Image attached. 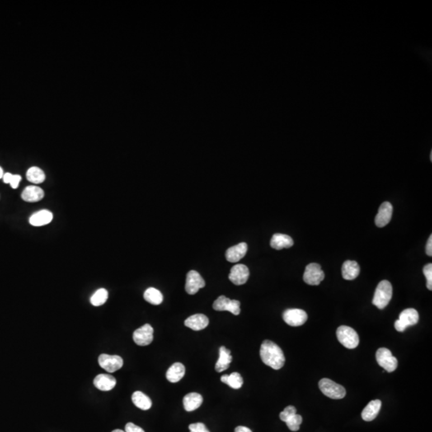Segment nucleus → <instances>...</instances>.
Masks as SVG:
<instances>
[{"label":"nucleus","mask_w":432,"mask_h":432,"mask_svg":"<svg viewBox=\"0 0 432 432\" xmlns=\"http://www.w3.org/2000/svg\"><path fill=\"white\" fill-rule=\"evenodd\" d=\"M260 357L264 364L274 370H279L284 366L285 356L283 351L270 340H264L260 348Z\"/></svg>","instance_id":"nucleus-1"},{"label":"nucleus","mask_w":432,"mask_h":432,"mask_svg":"<svg viewBox=\"0 0 432 432\" xmlns=\"http://www.w3.org/2000/svg\"><path fill=\"white\" fill-rule=\"evenodd\" d=\"M391 298L392 286L391 283L387 280L381 281L376 288L372 303L376 307H378V309H384L391 301Z\"/></svg>","instance_id":"nucleus-2"},{"label":"nucleus","mask_w":432,"mask_h":432,"mask_svg":"<svg viewBox=\"0 0 432 432\" xmlns=\"http://www.w3.org/2000/svg\"><path fill=\"white\" fill-rule=\"evenodd\" d=\"M336 335L339 343L348 349H354L359 344V335L350 326H340L337 329Z\"/></svg>","instance_id":"nucleus-3"},{"label":"nucleus","mask_w":432,"mask_h":432,"mask_svg":"<svg viewBox=\"0 0 432 432\" xmlns=\"http://www.w3.org/2000/svg\"><path fill=\"white\" fill-rule=\"evenodd\" d=\"M319 387L323 394L333 400H340L346 396V389L329 378H323L319 382Z\"/></svg>","instance_id":"nucleus-4"},{"label":"nucleus","mask_w":432,"mask_h":432,"mask_svg":"<svg viewBox=\"0 0 432 432\" xmlns=\"http://www.w3.org/2000/svg\"><path fill=\"white\" fill-rule=\"evenodd\" d=\"M419 313L413 308L404 310L400 313L399 320L395 323L396 331L404 332L408 326H414L419 322Z\"/></svg>","instance_id":"nucleus-5"},{"label":"nucleus","mask_w":432,"mask_h":432,"mask_svg":"<svg viewBox=\"0 0 432 432\" xmlns=\"http://www.w3.org/2000/svg\"><path fill=\"white\" fill-rule=\"evenodd\" d=\"M376 361L387 372H393L398 367V360L387 348H379L376 351Z\"/></svg>","instance_id":"nucleus-6"},{"label":"nucleus","mask_w":432,"mask_h":432,"mask_svg":"<svg viewBox=\"0 0 432 432\" xmlns=\"http://www.w3.org/2000/svg\"><path fill=\"white\" fill-rule=\"evenodd\" d=\"M324 277L325 274L321 269L320 264H310L305 269L303 280L309 285L317 286L324 280Z\"/></svg>","instance_id":"nucleus-7"},{"label":"nucleus","mask_w":432,"mask_h":432,"mask_svg":"<svg viewBox=\"0 0 432 432\" xmlns=\"http://www.w3.org/2000/svg\"><path fill=\"white\" fill-rule=\"evenodd\" d=\"M213 308L218 311H230L235 316H239L240 314V302L236 299H230L226 296H221L215 301Z\"/></svg>","instance_id":"nucleus-8"},{"label":"nucleus","mask_w":432,"mask_h":432,"mask_svg":"<svg viewBox=\"0 0 432 432\" xmlns=\"http://www.w3.org/2000/svg\"><path fill=\"white\" fill-rule=\"evenodd\" d=\"M98 360L100 367L110 373L116 372L123 365V359L119 355L102 354L99 356Z\"/></svg>","instance_id":"nucleus-9"},{"label":"nucleus","mask_w":432,"mask_h":432,"mask_svg":"<svg viewBox=\"0 0 432 432\" xmlns=\"http://www.w3.org/2000/svg\"><path fill=\"white\" fill-rule=\"evenodd\" d=\"M283 320L289 326H302L307 322V314L301 309L286 310L283 314Z\"/></svg>","instance_id":"nucleus-10"},{"label":"nucleus","mask_w":432,"mask_h":432,"mask_svg":"<svg viewBox=\"0 0 432 432\" xmlns=\"http://www.w3.org/2000/svg\"><path fill=\"white\" fill-rule=\"evenodd\" d=\"M204 287H205V281L199 272H197L195 270H190L188 273L186 284H185V290L188 292V294H196L199 289Z\"/></svg>","instance_id":"nucleus-11"},{"label":"nucleus","mask_w":432,"mask_h":432,"mask_svg":"<svg viewBox=\"0 0 432 432\" xmlns=\"http://www.w3.org/2000/svg\"><path fill=\"white\" fill-rule=\"evenodd\" d=\"M154 329L150 324H144L133 333L134 342L138 346H147L153 341Z\"/></svg>","instance_id":"nucleus-12"},{"label":"nucleus","mask_w":432,"mask_h":432,"mask_svg":"<svg viewBox=\"0 0 432 432\" xmlns=\"http://www.w3.org/2000/svg\"><path fill=\"white\" fill-rule=\"evenodd\" d=\"M249 275H250V271L247 267L243 264H237L231 268L229 279L231 283H233L236 285H243L248 280Z\"/></svg>","instance_id":"nucleus-13"},{"label":"nucleus","mask_w":432,"mask_h":432,"mask_svg":"<svg viewBox=\"0 0 432 432\" xmlns=\"http://www.w3.org/2000/svg\"><path fill=\"white\" fill-rule=\"evenodd\" d=\"M393 207L391 203L384 202L381 204L380 208L378 209V214L376 217V225L378 227H383L388 224L392 217Z\"/></svg>","instance_id":"nucleus-14"},{"label":"nucleus","mask_w":432,"mask_h":432,"mask_svg":"<svg viewBox=\"0 0 432 432\" xmlns=\"http://www.w3.org/2000/svg\"><path fill=\"white\" fill-rule=\"evenodd\" d=\"M247 244L246 243H240L236 246H231L226 251V259L230 263H236L242 259L247 251Z\"/></svg>","instance_id":"nucleus-15"},{"label":"nucleus","mask_w":432,"mask_h":432,"mask_svg":"<svg viewBox=\"0 0 432 432\" xmlns=\"http://www.w3.org/2000/svg\"><path fill=\"white\" fill-rule=\"evenodd\" d=\"M185 326L189 328L192 329L194 331H201L205 329L209 324L208 318L203 314H196L188 317L185 322Z\"/></svg>","instance_id":"nucleus-16"},{"label":"nucleus","mask_w":432,"mask_h":432,"mask_svg":"<svg viewBox=\"0 0 432 432\" xmlns=\"http://www.w3.org/2000/svg\"><path fill=\"white\" fill-rule=\"evenodd\" d=\"M94 385L100 391H108L112 390L116 385V379L112 376L106 374L98 375L94 379Z\"/></svg>","instance_id":"nucleus-17"},{"label":"nucleus","mask_w":432,"mask_h":432,"mask_svg":"<svg viewBox=\"0 0 432 432\" xmlns=\"http://www.w3.org/2000/svg\"><path fill=\"white\" fill-rule=\"evenodd\" d=\"M22 199L28 203H35L43 199V189L37 186H28L24 189L21 194Z\"/></svg>","instance_id":"nucleus-18"},{"label":"nucleus","mask_w":432,"mask_h":432,"mask_svg":"<svg viewBox=\"0 0 432 432\" xmlns=\"http://www.w3.org/2000/svg\"><path fill=\"white\" fill-rule=\"evenodd\" d=\"M360 268L358 263L352 260L344 262L342 267V275L346 280H353L359 276Z\"/></svg>","instance_id":"nucleus-19"},{"label":"nucleus","mask_w":432,"mask_h":432,"mask_svg":"<svg viewBox=\"0 0 432 432\" xmlns=\"http://www.w3.org/2000/svg\"><path fill=\"white\" fill-rule=\"evenodd\" d=\"M270 246L275 250H281L283 248H290L294 244V241L291 236L284 234H274L271 238L270 243Z\"/></svg>","instance_id":"nucleus-20"},{"label":"nucleus","mask_w":432,"mask_h":432,"mask_svg":"<svg viewBox=\"0 0 432 432\" xmlns=\"http://www.w3.org/2000/svg\"><path fill=\"white\" fill-rule=\"evenodd\" d=\"M382 402L380 400H372L365 406L362 412V418L364 421L370 422L374 420L381 409Z\"/></svg>","instance_id":"nucleus-21"},{"label":"nucleus","mask_w":432,"mask_h":432,"mask_svg":"<svg viewBox=\"0 0 432 432\" xmlns=\"http://www.w3.org/2000/svg\"><path fill=\"white\" fill-rule=\"evenodd\" d=\"M53 219V214L48 210H42L30 216L29 222L35 227H41L48 224Z\"/></svg>","instance_id":"nucleus-22"},{"label":"nucleus","mask_w":432,"mask_h":432,"mask_svg":"<svg viewBox=\"0 0 432 432\" xmlns=\"http://www.w3.org/2000/svg\"><path fill=\"white\" fill-rule=\"evenodd\" d=\"M232 361L231 351L222 346L219 348V357L216 364V371L217 372H223L230 367V363Z\"/></svg>","instance_id":"nucleus-23"},{"label":"nucleus","mask_w":432,"mask_h":432,"mask_svg":"<svg viewBox=\"0 0 432 432\" xmlns=\"http://www.w3.org/2000/svg\"><path fill=\"white\" fill-rule=\"evenodd\" d=\"M185 375V367L181 363H175L166 372V377L169 382H175L181 380Z\"/></svg>","instance_id":"nucleus-24"},{"label":"nucleus","mask_w":432,"mask_h":432,"mask_svg":"<svg viewBox=\"0 0 432 432\" xmlns=\"http://www.w3.org/2000/svg\"><path fill=\"white\" fill-rule=\"evenodd\" d=\"M203 399L201 395L199 393H189L184 398V409L187 411H193L199 408L203 404Z\"/></svg>","instance_id":"nucleus-25"},{"label":"nucleus","mask_w":432,"mask_h":432,"mask_svg":"<svg viewBox=\"0 0 432 432\" xmlns=\"http://www.w3.org/2000/svg\"><path fill=\"white\" fill-rule=\"evenodd\" d=\"M132 402L141 410H147L152 406V402L148 396L142 391H135L132 396Z\"/></svg>","instance_id":"nucleus-26"},{"label":"nucleus","mask_w":432,"mask_h":432,"mask_svg":"<svg viewBox=\"0 0 432 432\" xmlns=\"http://www.w3.org/2000/svg\"><path fill=\"white\" fill-rule=\"evenodd\" d=\"M221 382L228 385L231 388L240 389L242 387L243 379L240 373L233 372L231 375H223L221 377Z\"/></svg>","instance_id":"nucleus-27"},{"label":"nucleus","mask_w":432,"mask_h":432,"mask_svg":"<svg viewBox=\"0 0 432 432\" xmlns=\"http://www.w3.org/2000/svg\"><path fill=\"white\" fill-rule=\"evenodd\" d=\"M143 298L147 302L153 305L161 304L163 300L162 293L159 290L154 288H147L143 294Z\"/></svg>","instance_id":"nucleus-28"},{"label":"nucleus","mask_w":432,"mask_h":432,"mask_svg":"<svg viewBox=\"0 0 432 432\" xmlns=\"http://www.w3.org/2000/svg\"><path fill=\"white\" fill-rule=\"evenodd\" d=\"M45 174L43 170L37 166H32L27 171V179L33 184H42L45 180Z\"/></svg>","instance_id":"nucleus-29"},{"label":"nucleus","mask_w":432,"mask_h":432,"mask_svg":"<svg viewBox=\"0 0 432 432\" xmlns=\"http://www.w3.org/2000/svg\"><path fill=\"white\" fill-rule=\"evenodd\" d=\"M108 298V291L104 288H100L95 292L93 296H91V303L95 307H100L107 302Z\"/></svg>","instance_id":"nucleus-30"},{"label":"nucleus","mask_w":432,"mask_h":432,"mask_svg":"<svg viewBox=\"0 0 432 432\" xmlns=\"http://www.w3.org/2000/svg\"><path fill=\"white\" fill-rule=\"evenodd\" d=\"M2 179L5 184H10L13 189H16L19 187V184L22 180L20 175H12L11 173H5Z\"/></svg>","instance_id":"nucleus-31"},{"label":"nucleus","mask_w":432,"mask_h":432,"mask_svg":"<svg viewBox=\"0 0 432 432\" xmlns=\"http://www.w3.org/2000/svg\"><path fill=\"white\" fill-rule=\"evenodd\" d=\"M302 422V416L296 414L291 419H288V421L286 422V424H287L290 430L292 431V432H297V431L299 430V427H300Z\"/></svg>","instance_id":"nucleus-32"},{"label":"nucleus","mask_w":432,"mask_h":432,"mask_svg":"<svg viewBox=\"0 0 432 432\" xmlns=\"http://www.w3.org/2000/svg\"><path fill=\"white\" fill-rule=\"evenodd\" d=\"M296 408L295 406H288L286 407L283 411L279 414V418H280L281 420L283 422L288 421V419H291V418L293 416V415H296Z\"/></svg>","instance_id":"nucleus-33"},{"label":"nucleus","mask_w":432,"mask_h":432,"mask_svg":"<svg viewBox=\"0 0 432 432\" xmlns=\"http://www.w3.org/2000/svg\"><path fill=\"white\" fill-rule=\"evenodd\" d=\"M424 275L427 279V288L428 290H432V264H428L424 268Z\"/></svg>","instance_id":"nucleus-34"},{"label":"nucleus","mask_w":432,"mask_h":432,"mask_svg":"<svg viewBox=\"0 0 432 432\" xmlns=\"http://www.w3.org/2000/svg\"><path fill=\"white\" fill-rule=\"evenodd\" d=\"M189 430H190V432H210L205 424H202V423L190 424Z\"/></svg>","instance_id":"nucleus-35"},{"label":"nucleus","mask_w":432,"mask_h":432,"mask_svg":"<svg viewBox=\"0 0 432 432\" xmlns=\"http://www.w3.org/2000/svg\"><path fill=\"white\" fill-rule=\"evenodd\" d=\"M125 432H145L143 428L135 425L133 423H128L125 426Z\"/></svg>","instance_id":"nucleus-36"},{"label":"nucleus","mask_w":432,"mask_h":432,"mask_svg":"<svg viewBox=\"0 0 432 432\" xmlns=\"http://www.w3.org/2000/svg\"><path fill=\"white\" fill-rule=\"evenodd\" d=\"M426 252L427 255L432 256V236H430L428 240V243L426 246Z\"/></svg>","instance_id":"nucleus-37"},{"label":"nucleus","mask_w":432,"mask_h":432,"mask_svg":"<svg viewBox=\"0 0 432 432\" xmlns=\"http://www.w3.org/2000/svg\"><path fill=\"white\" fill-rule=\"evenodd\" d=\"M235 432H251V429H249L248 428H246V427H243V426H240V427H237V428L235 429Z\"/></svg>","instance_id":"nucleus-38"},{"label":"nucleus","mask_w":432,"mask_h":432,"mask_svg":"<svg viewBox=\"0 0 432 432\" xmlns=\"http://www.w3.org/2000/svg\"><path fill=\"white\" fill-rule=\"evenodd\" d=\"M3 175H4V174H3V171H2V167L0 166V179H2V178L3 177Z\"/></svg>","instance_id":"nucleus-39"},{"label":"nucleus","mask_w":432,"mask_h":432,"mask_svg":"<svg viewBox=\"0 0 432 432\" xmlns=\"http://www.w3.org/2000/svg\"><path fill=\"white\" fill-rule=\"evenodd\" d=\"M112 432H125L124 431L120 430V429H116V430L113 431Z\"/></svg>","instance_id":"nucleus-40"}]
</instances>
